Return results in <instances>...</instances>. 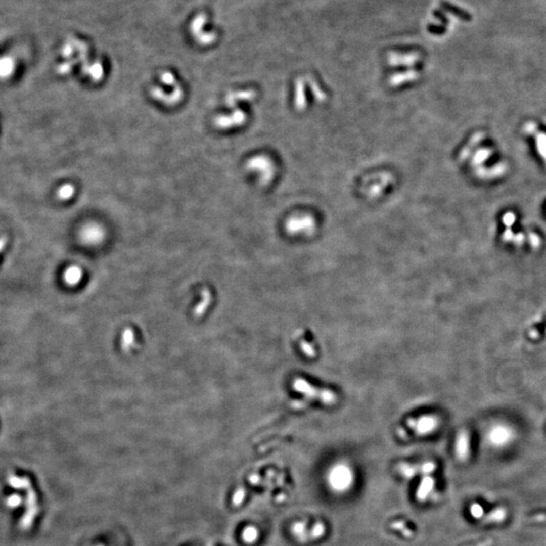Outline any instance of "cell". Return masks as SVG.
Segmentation results:
<instances>
[{
  "instance_id": "obj_1",
  "label": "cell",
  "mask_w": 546,
  "mask_h": 546,
  "mask_svg": "<svg viewBox=\"0 0 546 546\" xmlns=\"http://www.w3.org/2000/svg\"><path fill=\"white\" fill-rule=\"evenodd\" d=\"M326 479L331 491L336 494H345L353 487L355 474L350 464L346 462H337L330 467Z\"/></svg>"
},
{
  "instance_id": "obj_2",
  "label": "cell",
  "mask_w": 546,
  "mask_h": 546,
  "mask_svg": "<svg viewBox=\"0 0 546 546\" xmlns=\"http://www.w3.org/2000/svg\"><path fill=\"white\" fill-rule=\"evenodd\" d=\"M291 386L295 391L302 394L306 398L315 399L316 401L326 405H332L336 403L338 399L337 394L333 390L316 387L301 377H295L292 380Z\"/></svg>"
},
{
  "instance_id": "obj_3",
  "label": "cell",
  "mask_w": 546,
  "mask_h": 546,
  "mask_svg": "<svg viewBox=\"0 0 546 546\" xmlns=\"http://www.w3.org/2000/svg\"><path fill=\"white\" fill-rule=\"evenodd\" d=\"M406 426L415 435L425 436L435 432L440 426V419L435 415H422L406 420Z\"/></svg>"
},
{
  "instance_id": "obj_4",
  "label": "cell",
  "mask_w": 546,
  "mask_h": 546,
  "mask_svg": "<svg viewBox=\"0 0 546 546\" xmlns=\"http://www.w3.org/2000/svg\"><path fill=\"white\" fill-rule=\"evenodd\" d=\"M514 437V430L506 424H496L492 426L486 435L488 443L494 447L507 446L513 441Z\"/></svg>"
},
{
  "instance_id": "obj_5",
  "label": "cell",
  "mask_w": 546,
  "mask_h": 546,
  "mask_svg": "<svg viewBox=\"0 0 546 546\" xmlns=\"http://www.w3.org/2000/svg\"><path fill=\"white\" fill-rule=\"evenodd\" d=\"M470 454V437L466 430H460L455 440V455L460 461H466Z\"/></svg>"
},
{
  "instance_id": "obj_6",
  "label": "cell",
  "mask_w": 546,
  "mask_h": 546,
  "mask_svg": "<svg viewBox=\"0 0 546 546\" xmlns=\"http://www.w3.org/2000/svg\"><path fill=\"white\" fill-rule=\"evenodd\" d=\"M434 487H435V480L433 477H431L429 474L425 475L421 482L419 483L418 485V488H417V492H416V496L419 500L421 502H425L429 498L430 494L433 493L434 491Z\"/></svg>"
},
{
  "instance_id": "obj_7",
  "label": "cell",
  "mask_w": 546,
  "mask_h": 546,
  "mask_svg": "<svg viewBox=\"0 0 546 546\" xmlns=\"http://www.w3.org/2000/svg\"><path fill=\"white\" fill-rule=\"evenodd\" d=\"M526 130L528 132L534 133V139H535L537 150L539 151V155L546 163V133L543 131L537 130L536 126L532 123H528L526 125Z\"/></svg>"
},
{
  "instance_id": "obj_8",
  "label": "cell",
  "mask_w": 546,
  "mask_h": 546,
  "mask_svg": "<svg viewBox=\"0 0 546 546\" xmlns=\"http://www.w3.org/2000/svg\"><path fill=\"white\" fill-rule=\"evenodd\" d=\"M306 525L307 524L305 521H296L292 524L290 532L294 539L302 543H305L308 539H310V531H308Z\"/></svg>"
},
{
  "instance_id": "obj_9",
  "label": "cell",
  "mask_w": 546,
  "mask_h": 546,
  "mask_svg": "<svg viewBox=\"0 0 546 546\" xmlns=\"http://www.w3.org/2000/svg\"><path fill=\"white\" fill-rule=\"evenodd\" d=\"M507 517V510L505 508H496L494 510H492L490 513H488L483 521L485 523H500L503 522Z\"/></svg>"
},
{
  "instance_id": "obj_10",
  "label": "cell",
  "mask_w": 546,
  "mask_h": 546,
  "mask_svg": "<svg viewBox=\"0 0 546 546\" xmlns=\"http://www.w3.org/2000/svg\"><path fill=\"white\" fill-rule=\"evenodd\" d=\"M442 7H443V8L445 9V10H447V11H449V12L453 13L454 15L458 16V17H459V18H461L462 20H465V21H470V19H471V16H470V14H468V13H467L466 11H464V10H462V9H460V8L456 7V6H453V5H452V4H450V3H447V2H442Z\"/></svg>"
},
{
  "instance_id": "obj_11",
  "label": "cell",
  "mask_w": 546,
  "mask_h": 546,
  "mask_svg": "<svg viewBox=\"0 0 546 546\" xmlns=\"http://www.w3.org/2000/svg\"><path fill=\"white\" fill-rule=\"evenodd\" d=\"M299 346H300V349L302 351V353L307 356V357H314L315 356V350L313 348V346L305 341V340H300L299 341Z\"/></svg>"
},
{
  "instance_id": "obj_12",
  "label": "cell",
  "mask_w": 546,
  "mask_h": 546,
  "mask_svg": "<svg viewBox=\"0 0 546 546\" xmlns=\"http://www.w3.org/2000/svg\"><path fill=\"white\" fill-rule=\"evenodd\" d=\"M74 193V188L72 185L70 184H66L64 185L62 188H60L59 190V196L63 199H68L72 196V194Z\"/></svg>"
},
{
  "instance_id": "obj_13",
  "label": "cell",
  "mask_w": 546,
  "mask_h": 546,
  "mask_svg": "<svg viewBox=\"0 0 546 546\" xmlns=\"http://www.w3.org/2000/svg\"><path fill=\"white\" fill-rule=\"evenodd\" d=\"M470 514L473 518L475 519H480L481 517H483L484 515V512H483V509L482 507L479 505V504H472L470 506Z\"/></svg>"
},
{
  "instance_id": "obj_14",
  "label": "cell",
  "mask_w": 546,
  "mask_h": 546,
  "mask_svg": "<svg viewBox=\"0 0 546 546\" xmlns=\"http://www.w3.org/2000/svg\"><path fill=\"white\" fill-rule=\"evenodd\" d=\"M65 278H66V281L69 282V283H74L78 280L79 278V272L76 268H72V269H69L67 270L66 274H65Z\"/></svg>"
},
{
  "instance_id": "obj_15",
  "label": "cell",
  "mask_w": 546,
  "mask_h": 546,
  "mask_svg": "<svg viewBox=\"0 0 546 546\" xmlns=\"http://www.w3.org/2000/svg\"><path fill=\"white\" fill-rule=\"evenodd\" d=\"M11 68H12V64L9 60H5V61L2 60L0 62V74L6 75L7 73L10 72Z\"/></svg>"
},
{
  "instance_id": "obj_16",
  "label": "cell",
  "mask_w": 546,
  "mask_h": 546,
  "mask_svg": "<svg viewBox=\"0 0 546 546\" xmlns=\"http://www.w3.org/2000/svg\"><path fill=\"white\" fill-rule=\"evenodd\" d=\"M21 502L20 497L17 495V494H14V495H10L7 499H6V504L8 507L10 508H16L17 505Z\"/></svg>"
},
{
  "instance_id": "obj_17",
  "label": "cell",
  "mask_w": 546,
  "mask_h": 546,
  "mask_svg": "<svg viewBox=\"0 0 546 546\" xmlns=\"http://www.w3.org/2000/svg\"><path fill=\"white\" fill-rule=\"evenodd\" d=\"M6 242H7V239H6V237H4V236L0 237V252H1V251L3 250V248L5 247V244H6Z\"/></svg>"
},
{
  "instance_id": "obj_18",
  "label": "cell",
  "mask_w": 546,
  "mask_h": 546,
  "mask_svg": "<svg viewBox=\"0 0 546 546\" xmlns=\"http://www.w3.org/2000/svg\"><path fill=\"white\" fill-rule=\"evenodd\" d=\"M492 544V541L487 539V540H484L482 543H479V544H476L474 546H490Z\"/></svg>"
},
{
  "instance_id": "obj_19",
  "label": "cell",
  "mask_w": 546,
  "mask_h": 546,
  "mask_svg": "<svg viewBox=\"0 0 546 546\" xmlns=\"http://www.w3.org/2000/svg\"><path fill=\"white\" fill-rule=\"evenodd\" d=\"M433 27H434V28H439V27H436V26H433ZM441 28H444V27H441ZM432 31H434V32H435L436 30L434 29V30H432ZM441 32H444V30H442V29H438V33H441Z\"/></svg>"
}]
</instances>
